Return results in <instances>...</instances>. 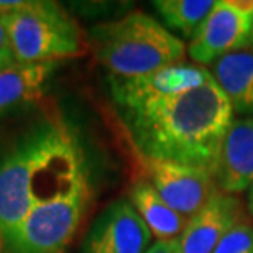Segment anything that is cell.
<instances>
[{
    "label": "cell",
    "instance_id": "1",
    "mask_svg": "<svg viewBox=\"0 0 253 253\" xmlns=\"http://www.w3.org/2000/svg\"><path fill=\"white\" fill-rule=\"evenodd\" d=\"M120 117L145 161L194 166L215 176L234 110L212 78L194 90Z\"/></svg>",
    "mask_w": 253,
    "mask_h": 253
},
{
    "label": "cell",
    "instance_id": "2",
    "mask_svg": "<svg viewBox=\"0 0 253 253\" xmlns=\"http://www.w3.org/2000/svg\"><path fill=\"white\" fill-rule=\"evenodd\" d=\"M89 173L83 145L59 119L27 131L0 158V253L38 202L58 194Z\"/></svg>",
    "mask_w": 253,
    "mask_h": 253
},
{
    "label": "cell",
    "instance_id": "3",
    "mask_svg": "<svg viewBox=\"0 0 253 253\" xmlns=\"http://www.w3.org/2000/svg\"><path fill=\"white\" fill-rule=\"evenodd\" d=\"M97 61L114 78H136L184 63L186 43L140 10L92 28Z\"/></svg>",
    "mask_w": 253,
    "mask_h": 253
},
{
    "label": "cell",
    "instance_id": "4",
    "mask_svg": "<svg viewBox=\"0 0 253 253\" xmlns=\"http://www.w3.org/2000/svg\"><path fill=\"white\" fill-rule=\"evenodd\" d=\"M0 22L20 64L58 63L79 56L84 49L78 23L56 2L25 0L13 13L0 17Z\"/></svg>",
    "mask_w": 253,
    "mask_h": 253
},
{
    "label": "cell",
    "instance_id": "5",
    "mask_svg": "<svg viewBox=\"0 0 253 253\" xmlns=\"http://www.w3.org/2000/svg\"><path fill=\"white\" fill-rule=\"evenodd\" d=\"M90 196V173H85L38 202L13 237L8 253H64L89 209Z\"/></svg>",
    "mask_w": 253,
    "mask_h": 253
},
{
    "label": "cell",
    "instance_id": "6",
    "mask_svg": "<svg viewBox=\"0 0 253 253\" xmlns=\"http://www.w3.org/2000/svg\"><path fill=\"white\" fill-rule=\"evenodd\" d=\"M253 23V2L215 0L194 37L188 54L197 66H214L227 54L247 49Z\"/></svg>",
    "mask_w": 253,
    "mask_h": 253
},
{
    "label": "cell",
    "instance_id": "7",
    "mask_svg": "<svg viewBox=\"0 0 253 253\" xmlns=\"http://www.w3.org/2000/svg\"><path fill=\"white\" fill-rule=\"evenodd\" d=\"M212 78L214 76L207 68L181 63L136 78L110 76L109 81L119 114H128L194 90Z\"/></svg>",
    "mask_w": 253,
    "mask_h": 253
},
{
    "label": "cell",
    "instance_id": "8",
    "mask_svg": "<svg viewBox=\"0 0 253 253\" xmlns=\"http://www.w3.org/2000/svg\"><path fill=\"white\" fill-rule=\"evenodd\" d=\"M153 234L128 199L112 202L85 235L81 253H145Z\"/></svg>",
    "mask_w": 253,
    "mask_h": 253
},
{
    "label": "cell",
    "instance_id": "9",
    "mask_svg": "<svg viewBox=\"0 0 253 253\" xmlns=\"http://www.w3.org/2000/svg\"><path fill=\"white\" fill-rule=\"evenodd\" d=\"M150 184L171 209L191 219L219 188L214 174L206 169L168 161H146Z\"/></svg>",
    "mask_w": 253,
    "mask_h": 253
},
{
    "label": "cell",
    "instance_id": "10",
    "mask_svg": "<svg viewBox=\"0 0 253 253\" xmlns=\"http://www.w3.org/2000/svg\"><path fill=\"white\" fill-rule=\"evenodd\" d=\"M242 222V204L235 196L217 191L199 212L188 219L176 239L179 253H214L222 239Z\"/></svg>",
    "mask_w": 253,
    "mask_h": 253
},
{
    "label": "cell",
    "instance_id": "11",
    "mask_svg": "<svg viewBox=\"0 0 253 253\" xmlns=\"http://www.w3.org/2000/svg\"><path fill=\"white\" fill-rule=\"evenodd\" d=\"M215 184L225 194H240L253 184V117L234 119L222 143Z\"/></svg>",
    "mask_w": 253,
    "mask_h": 253
},
{
    "label": "cell",
    "instance_id": "12",
    "mask_svg": "<svg viewBox=\"0 0 253 253\" xmlns=\"http://www.w3.org/2000/svg\"><path fill=\"white\" fill-rule=\"evenodd\" d=\"M211 73L229 99L234 115L253 117V49L227 54L212 66Z\"/></svg>",
    "mask_w": 253,
    "mask_h": 253
},
{
    "label": "cell",
    "instance_id": "13",
    "mask_svg": "<svg viewBox=\"0 0 253 253\" xmlns=\"http://www.w3.org/2000/svg\"><path fill=\"white\" fill-rule=\"evenodd\" d=\"M56 63H30L0 69V115L42 97Z\"/></svg>",
    "mask_w": 253,
    "mask_h": 253
},
{
    "label": "cell",
    "instance_id": "14",
    "mask_svg": "<svg viewBox=\"0 0 253 253\" xmlns=\"http://www.w3.org/2000/svg\"><path fill=\"white\" fill-rule=\"evenodd\" d=\"M128 201L156 240H176L188 224V219L171 209L150 181H138L131 186Z\"/></svg>",
    "mask_w": 253,
    "mask_h": 253
},
{
    "label": "cell",
    "instance_id": "15",
    "mask_svg": "<svg viewBox=\"0 0 253 253\" xmlns=\"http://www.w3.org/2000/svg\"><path fill=\"white\" fill-rule=\"evenodd\" d=\"M215 0H156L155 10L171 33L191 40L214 7Z\"/></svg>",
    "mask_w": 253,
    "mask_h": 253
},
{
    "label": "cell",
    "instance_id": "16",
    "mask_svg": "<svg viewBox=\"0 0 253 253\" xmlns=\"http://www.w3.org/2000/svg\"><path fill=\"white\" fill-rule=\"evenodd\" d=\"M214 253H253V225L239 222L222 239Z\"/></svg>",
    "mask_w": 253,
    "mask_h": 253
},
{
    "label": "cell",
    "instance_id": "17",
    "mask_svg": "<svg viewBox=\"0 0 253 253\" xmlns=\"http://www.w3.org/2000/svg\"><path fill=\"white\" fill-rule=\"evenodd\" d=\"M15 63L17 61H15L7 30H5L3 23L0 22V69L8 68V66H13Z\"/></svg>",
    "mask_w": 253,
    "mask_h": 253
},
{
    "label": "cell",
    "instance_id": "18",
    "mask_svg": "<svg viewBox=\"0 0 253 253\" xmlns=\"http://www.w3.org/2000/svg\"><path fill=\"white\" fill-rule=\"evenodd\" d=\"M145 253H179L176 240H156Z\"/></svg>",
    "mask_w": 253,
    "mask_h": 253
},
{
    "label": "cell",
    "instance_id": "19",
    "mask_svg": "<svg viewBox=\"0 0 253 253\" xmlns=\"http://www.w3.org/2000/svg\"><path fill=\"white\" fill-rule=\"evenodd\" d=\"M247 207H249V212H250V215L253 217V184L250 186V189H249V194H247Z\"/></svg>",
    "mask_w": 253,
    "mask_h": 253
},
{
    "label": "cell",
    "instance_id": "20",
    "mask_svg": "<svg viewBox=\"0 0 253 253\" xmlns=\"http://www.w3.org/2000/svg\"><path fill=\"white\" fill-rule=\"evenodd\" d=\"M250 46L253 48V23H252V33H250Z\"/></svg>",
    "mask_w": 253,
    "mask_h": 253
}]
</instances>
